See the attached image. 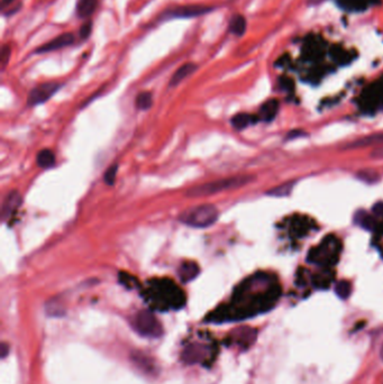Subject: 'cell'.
<instances>
[{"instance_id":"6da1fadb","label":"cell","mask_w":383,"mask_h":384,"mask_svg":"<svg viewBox=\"0 0 383 384\" xmlns=\"http://www.w3.org/2000/svg\"><path fill=\"white\" fill-rule=\"evenodd\" d=\"M261 276H252L237 286L227 304L218 306L209 312L205 322L224 324L241 322L269 311L279 298V290L265 284Z\"/></svg>"},{"instance_id":"7a4b0ae2","label":"cell","mask_w":383,"mask_h":384,"mask_svg":"<svg viewBox=\"0 0 383 384\" xmlns=\"http://www.w3.org/2000/svg\"><path fill=\"white\" fill-rule=\"evenodd\" d=\"M145 302L151 310L170 311L179 310L187 304L183 290L170 279H153L142 292Z\"/></svg>"},{"instance_id":"3957f363","label":"cell","mask_w":383,"mask_h":384,"mask_svg":"<svg viewBox=\"0 0 383 384\" xmlns=\"http://www.w3.org/2000/svg\"><path fill=\"white\" fill-rule=\"evenodd\" d=\"M252 180H253V177H249V176H237V177L219 179L212 182H208V183L200 184V185H195V187L190 188L185 195H187L188 197H193V198L211 196L215 194H219V192H222V191L243 187V185L248 184L252 181Z\"/></svg>"},{"instance_id":"277c9868","label":"cell","mask_w":383,"mask_h":384,"mask_svg":"<svg viewBox=\"0 0 383 384\" xmlns=\"http://www.w3.org/2000/svg\"><path fill=\"white\" fill-rule=\"evenodd\" d=\"M219 212L217 208L212 205L195 206L184 210L179 216V220L182 224L194 227V228H207L217 222Z\"/></svg>"},{"instance_id":"5b68a950","label":"cell","mask_w":383,"mask_h":384,"mask_svg":"<svg viewBox=\"0 0 383 384\" xmlns=\"http://www.w3.org/2000/svg\"><path fill=\"white\" fill-rule=\"evenodd\" d=\"M132 325L137 334L148 338H158L163 333L162 325L151 309L138 311L133 319Z\"/></svg>"},{"instance_id":"8992f818","label":"cell","mask_w":383,"mask_h":384,"mask_svg":"<svg viewBox=\"0 0 383 384\" xmlns=\"http://www.w3.org/2000/svg\"><path fill=\"white\" fill-rule=\"evenodd\" d=\"M216 350L217 348H215L214 345H207L206 343L201 342H194L184 348L181 357L187 364L208 365L214 360Z\"/></svg>"},{"instance_id":"52a82bcc","label":"cell","mask_w":383,"mask_h":384,"mask_svg":"<svg viewBox=\"0 0 383 384\" xmlns=\"http://www.w3.org/2000/svg\"><path fill=\"white\" fill-rule=\"evenodd\" d=\"M212 10V7L205 5H188V6H180V7L166 10L162 15V19L169 18H193V17H198L201 15H205L209 11Z\"/></svg>"},{"instance_id":"ba28073f","label":"cell","mask_w":383,"mask_h":384,"mask_svg":"<svg viewBox=\"0 0 383 384\" xmlns=\"http://www.w3.org/2000/svg\"><path fill=\"white\" fill-rule=\"evenodd\" d=\"M60 88L61 84L56 82L42 83L35 87V88L30 92V95H28L27 104L30 107H33L40 103H44L45 101H48L52 96H54L55 92H57V90Z\"/></svg>"},{"instance_id":"9c48e42d","label":"cell","mask_w":383,"mask_h":384,"mask_svg":"<svg viewBox=\"0 0 383 384\" xmlns=\"http://www.w3.org/2000/svg\"><path fill=\"white\" fill-rule=\"evenodd\" d=\"M258 337V330L251 327H240L234 329L229 334V338L227 339L229 345H236L243 350H247L251 347Z\"/></svg>"},{"instance_id":"30bf717a","label":"cell","mask_w":383,"mask_h":384,"mask_svg":"<svg viewBox=\"0 0 383 384\" xmlns=\"http://www.w3.org/2000/svg\"><path fill=\"white\" fill-rule=\"evenodd\" d=\"M74 42V35L71 33H65L61 34L59 36L55 37L54 39L50 40V42L45 43L44 45L39 46L38 49H36L35 53H48V52L52 51H56L63 48H67V46H70Z\"/></svg>"},{"instance_id":"8fae6325","label":"cell","mask_w":383,"mask_h":384,"mask_svg":"<svg viewBox=\"0 0 383 384\" xmlns=\"http://www.w3.org/2000/svg\"><path fill=\"white\" fill-rule=\"evenodd\" d=\"M23 203V197L18 191H11L5 197L2 207V218L6 220L18 209Z\"/></svg>"},{"instance_id":"7c38bea8","label":"cell","mask_w":383,"mask_h":384,"mask_svg":"<svg viewBox=\"0 0 383 384\" xmlns=\"http://www.w3.org/2000/svg\"><path fill=\"white\" fill-rule=\"evenodd\" d=\"M199 265L195 263V262H184L180 265L178 270V274L180 280L183 283H187L195 280V279L199 275Z\"/></svg>"},{"instance_id":"4fadbf2b","label":"cell","mask_w":383,"mask_h":384,"mask_svg":"<svg viewBox=\"0 0 383 384\" xmlns=\"http://www.w3.org/2000/svg\"><path fill=\"white\" fill-rule=\"evenodd\" d=\"M197 70V66L195 63H185L183 64L182 67H180L176 72H174V74L172 75L171 78V81H170V86L171 87H174L179 84L180 82H182V81L189 77L190 74H193L195 71Z\"/></svg>"},{"instance_id":"5bb4252c","label":"cell","mask_w":383,"mask_h":384,"mask_svg":"<svg viewBox=\"0 0 383 384\" xmlns=\"http://www.w3.org/2000/svg\"><path fill=\"white\" fill-rule=\"evenodd\" d=\"M279 110V102L278 100H272L266 101L265 103L262 104V107L260 109V118L264 120V121H271L273 119Z\"/></svg>"},{"instance_id":"9a60e30c","label":"cell","mask_w":383,"mask_h":384,"mask_svg":"<svg viewBox=\"0 0 383 384\" xmlns=\"http://www.w3.org/2000/svg\"><path fill=\"white\" fill-rule=\"evenodd\" d=\"M98 0H80L77 6V15L80 18H87L95 13Z\"/></svg>"},{"instance_id":"2e32d148","label":"cell","mask_w":383,"mask_h":384,"mask_svg":"<svg viewBox=\"0 0 383 384\" xmlns=\"http://www.w3.org/2000/svg\"><path fill=\"white\" fill-rule=\"evenodd\" d=\"M382 143H383V134H375V135H371V136L358 139V141L356 142L350 143L347 145V148L364 147V146H369V145H380Z\"/></svg>"},{"instance_id":"e0dca14e","label":"cell","mask_w":383,"mask_h":384,"mask_svg":"<svg viewBox=\"0 0 383 384\" xmlns=\"http://www.w3.org/2000/svg\"><path fill=\"white\" fill-rule=\"evenodd\" d=\"M229 31L236 36H242L246 32V19L242 15H235L229 22Z\"/></svg>"},{"instance_id":"ac0fdd59","label":"cell","mask_w":383,"mask_h":384,"mask_svg":"<svg viewBox=\"0 0 383 384\" xmlns=\"http://www.w3.org/2000/svg\"><path fill=\"white\" fill-rule=\"evenodd\" d=\"M36 162H37V165L39 167L50 168V167L54 165L55 155L51 150H48V148L42 150L40 152H38V154L36 156Z\"/></svg>"},{"instance_id":"d6986e66","label":"cell","mask_w":383,"mask_h":384,"mask_svg":"<svg viewBox=\"0 0 383 384\" xmlns=\"http://www.w3.org/2000/svg\"><path fill=\"white\" fill-rule=\"evenodd\" d=\"M254 123V117L251 115L245 114V113H241L235 115L233 118H231V126H233L235 130L237 131H242L244 128L248 127L251 124Z\"/></svg>"},{"instance_id":"ffe728a7","label":"cell","mask_w":383,"mask_h":384,"mask_svg":"<svg viewBox=\"0 0 383 384\" xmlns=\"http://www.w3.org/2000/svg\"><path fill=\"white\" fill-rule=\"evenodd\" d=\"M294 185H295V182H293V181H290V182H287V183L280 184V185H278V187H275V188H272V189L266 191V196L276 197V198L288 197L292 192Z\"/></svg>"},{"instance_id":"44dd1931","label":"cell","mask_w":383,"mask_h":384,"mask_svg":"<svg viewBox=\"0 0 383 384\" xmlns=\"http://www.w3.org/2000/svg\"><path fill=\"white\" fill-rule=\"evenodd\" d=\"M335 293L342 300L348 299L352 293V284L345 280L337 282L335 286Z\"/></svg>"},{"instance_id":"7402d4cb","label":"cell","mask_w":383,"mask_h":384,"mask_svg":"<svg viewBox=\"0 0 383 384\" xmlns=\"http://www.w3.org/2000/svg\"><path fill=\"white\" fill-rule=\"evenodd\" d=\"M355 222L359 226L363 227V228L368 229V230H372L373 227H374V222H373L372 217H371L370 215L368 212H365V211H358L356 214Z\"/></svg>"},{"instance_id":"603a6c76","label":"cell","mask_w":383,"mask_h":384,"mask_svg":"<svg viewBox=\"0 0 383 384\" xmlns=\"http://www.w3.org/2000/svg\"><path fill=\"white\" fill-rule=\"evenodd\" d=\"M153 98L150 92H141L136 97V107L141 110H147L152 107Z\"/></svg>"},{"instance_id":"cb8c5ba5","label":"cell","mask_w":383,"mask_h":384,"mask_svg":"<svg viewBox=\"0 0 383 384\" xmlns=\"http://www.w3.org/2000/svg\"><path fill=\"white\" fill-rule=\"evenodd\" d=\"M118 280H119V283L123 284V286L127 289L139 288V283H138L137 279L135 276L129 274V273H126V272H120L119 273Z\"/></svg>"},{"instance_id":"d4e9b609","label":"cell","mask_w":383,"mask_h":384,"mask_svg":"<svg viewBox=\"0 0 383 384\" xmlns=\"http://www.w3.org/2000/svg\"><path fill=\"white\" fill-rule=\"evenodd\" d=\"M117 171H118V165H116V164L108 167L106 172H104V174H103L104 183L109 184V185H113L116 181V174H117Z\"/></svg>"},{"instance_id":"484cf974","label":"cell","mask_w":383,"mask_h":384,"mask_svg":"<svg viewBox=\"0 0 383 384\" xmlns=\"http://www.w3.org/2000/svg\"><path fill=\"white\" fill-rule=\"evenodd\" d=\"M357 177L361 180H363V181H367V182H370V183H373L375 181H378V179H379V177L376 176V173H374L372 171L358 172Z\"/></svg>"},{"instance_id":"4316f807","label":"cell","mask_w":383,"mask_h":384,"mask_svg":"<svg viewBox=\"0 0 383 384\" xmlns=\"http://www.w3.org/2000/svg\"><path fill=\"white\" fill-rule=\"evenodd\" d=\"M91 31H92V23L91 22L86 23V24H83L82 27L80 28V37L82 39H87L90 36Z\"/></svg>"},{"instance_id":"83f0119b","label":"cell","mask_w":383,"mask_h":384,"mask_svg":"<svg viewBox=\"0 0 383 384\" xmlns=\"http://www.w3.org/2000/svg\"><path fill=\"white\" fill-rule=\"evenodd\" d=\"M10 57V46L9 45H5L3 50H2V64L3 68L6 67V64L8 63Z\"/></svg>"},{"instance_id":"f1b7e54d","label":"cell","mask_w":383,"mask_h":384,"mask_svg":"<svg viewBox=\"0 0 383 384\" xmlns=\"http://www.w3.org/2000/svg\"><path fill=\"white\" fill-rule=\"evenodd\" d=\"M371 155H372V158H375V159H382L383 158V143L378 145V147L373 151Z\"/></svg>"},{"instance_id":"f546056e","label":"cell","mask_w":383,"mask_h":384,"mask_svg":"<svg viewBox=\"0 0 383 384\" xmlns=\"http://www.w3.org/2000/svg\"><path fill=\"white\" fill-rule=\"evenodd\" d=\"M9 352V346L7 345V343H3L2 344V357L5 358L7 356V354Z\"/></svg>"},{"instance_id":"4dcf8cb0","label":"cell","mask_w":383,"mask_h":384,"mask_svg":"<svg viewBox=\"0 0 383 384\" xmlns=\"http://www.w3.org/2000/svg\"><path fill=\"white\" fill-rule=\"evenodd\" d=\"M14 2V0H3V7H5V6L6 5H9V4H11V3H13Z\"/></svg>"},{"instance_id":"1f68e13d","label":"cell","mask_w":383,"mask_h":384,"mask_svg":"<svg viewBox=\"0 0 383 384\" xmlns=\"http://www.w3.org/2000/svg\"><path fill=\"white\" fill-rule=\"evenodd\" d=\"M380 356H381V358L383 359V345L381 346V351H380Z\"/></svg>"}]
</instances>
